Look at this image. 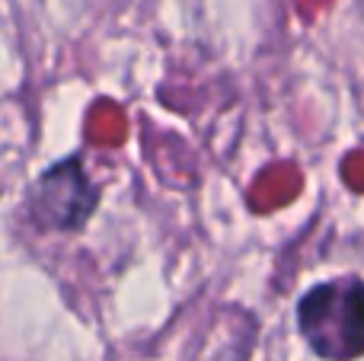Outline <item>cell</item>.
<instances>
[{
  "label": "cell",
  "mask_w": 364,
  "mask_h": 361,
  "mask_svg": "<svg viewBox=\"0 0 364 361\" xmlns=\"http://www.w3.org/2000/svg\"><path fill=\"white\" fill-rule=\"evenodd\" d=\"M297 326L307 345L326 361L364 355V281L336 279L310 288L297 304Z\"/></svg>",
  "instance_id": "6da1fadb"
},
{
  "label": "cell",
  "mask_w": 364,
  "mask_h": 361,
  "mask_svg": "<svg viewBox=\"0 0 364 361\" xmlns=\"http://www.w3.org/2000/svg\"><path fill=\"white\" fill-rule=\"evenodd\" d=\"M26 202H29V215L36 227L70 234V230H80L90 221L96 202H100V189L93 185L83 160L68 157L61 163L48 166L32 183V189L26 192Z\"/></svg>",
  "instance_id": "7a4b0ae2"
}]
</instances>
